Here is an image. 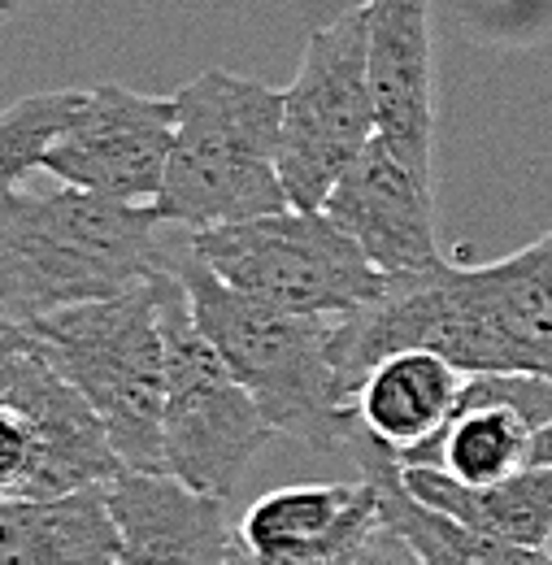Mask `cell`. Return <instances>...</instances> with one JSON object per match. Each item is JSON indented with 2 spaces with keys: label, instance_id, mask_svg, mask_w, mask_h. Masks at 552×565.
<instances>
[{
  "label": "cell",
  "instance_id": "cell-6",
  "mask_svg": "<svg viewBox=\"0 0 552 565\" xmlns=\"http://www.w3.org/2000/svg\"><path fill=\"white\" fill-rule=\"evenodd\" d=\"M161 331H166L161 475H174L179 483L205 495L231 500L248 466L257 461V452L278 430L201 335L179 266L161 305Z\"/></svg>",
  "mask_w": 552,
  "mask_h": 565
},
{
  "label": "cell",
  "instance_id": "cell-22",
  "mask_svg": "<svg viewBox=\"0 0 552 565\" xmlns=\"http://www.w3.org/2000/svg\"><path fill=\"white\" fill-rule=\"evenodd\" d=\"M18 356L22 353H13V356H0V401L13 392V379H18Z\"/></svg>",
  "mask_w": 552,
  "mask_h": 565
},
{
  "label": "cell",
  "instance_id": "cell-2",
  "mask_svg": "<svg viewBox=\"0 0 552 565\" xmlns=\"http://www.w3.org/2000/svg\"><path fill=\"white\" fill-rule=\"evenodd\" d=\"M179 279L188 287L201 335L248 387L278 435H291L318 452L352 448L361 423L331 365L336 318H296L240 296L197 257L192 235L179 253Z\"/></svg>",
  "mask_w": 552,
  "mask_h": 565
},
{
  "label": "cell",
  "instance_id": "cell-25",
  "mask_svg": "<svg viewBox=\"0 0 552 565\" xmlns=\"http://www.w3.org/2000/svg\"><path fill=\"white\" fill-rule=\"evenodd\" d=\"M0 322H4V313H0Z\"/></svg>",
  "mask_w": 552,
  "mask_h": 565
},
{
  "label": "cell",
  "instance_id": "cell-5",
  "mask_svg": "<svg viewBox=\"0 0 552 565\" xmlns=\"http://www.w3.org/2000/svg\"><path fill=\"white\" fill-rule=\"evenodd\" d=\"M188 235L226 287L296 318H344L392 282L322 210H278Z\"/></svg>",
  "mask_w": 552,
  "mask_h": 565
},
{
  "label": "cell",
  "instance_id": "cell-1",
  "mask_svg": "<svg viewBox=\"0 0 552 565\" xmlns=\"http://www.w3.org/2000/svg\"><path fill=\"white\" fill-rule=\"evenodd\" d=\"M152 205L109 201L66 183H22L0 201V313L13 327L123 296L170 275L183 239H166Z\"/></svg>",
  "mask_w": 552,
  "mask_h": 565
},
{
  "label": "cell",
  "instance_id": "cell-18",
  "mask_svg": "<svg viewBox=\"0 0 552 565\" xmlns=\"http://www.w3.org/2000/svg\"><path fill=\"white\" fill-rule=\"evenodd\" d=\"M87 92H35L0 109V201H9L40 166L44 152L62 140L74 114L83 109Z\"/></svg>",
  "mask_w": 552,
  "mask_h": 565
},
{
  "label": "cell",
  "instance_id": "cell-14",
  "mask_svg": "<svg viewBox=\"0 0 552 565\" xmlns=\"http://www.w3.org/2000/svg\"><path fill=\"white\" fill-rule=\"evenodd\" d=\"M466 379L470 374H461L453 361L410 349L379 361L365 374V383L352 396V414L379 444L405 457L453 423Z\"/></svg>",
  "mask_w": 552,
  "mask_h": 565
},
{
  "label": "cell",
  "instance_id": "cell-21",
  "mask_svg": "<svg viewBox=\"0 0 552 565\" xmlns=\"http://www.w3.org/2000/svg\"><path fill=\"white\" fill-rule=\"evenodd\" d=\"M26 349H31L26 331H22V327H13V322H0V356L26 353Z\"/></svg>",
  "mask_w": 552,
  "mask_h": 565
},
{
  "label": "cell",
  "instance_id": "cell-8",
  "mask_svg": "<svg viewBox=\"0 0 552 565\" xmlns=\"http://www.w3.org/2000/svg\"><path fill=\"white\" fill-rule=\"evenodd\" d=\"M179 131L174 96H144L123 83L87 87L62 140L44 152V174L109 201L152 205L166 183L170 148Z\"/></svg>",
  "mask_w": 552,
  "mask_h": 565
},
{
  "label": "cell",
  "instance_id": "cell-26",
  "mask_svg": "<svg viewBox=\"0 0 552 565\" xmlns=\"http://www.w3.org/2000/svg\"><path fill=\"white\" fill-rule=\"evenodd\" d=\"M352 565H361V562H352Z\"/></svg>",
  "mask_w": 552,
  "mask_h": 565
},
{
  "label": "cell",
  "instance_id": "cell-16",
  "mask_svg": "<svg viewBox=\"0 0 552 565\" xmlns=\"http://www.w3.org/2000/svg\"><path fill=\"white\" fill-rule=\"evenodd\" d=\"M401 475L422 504L484 531L491 540L552 553V470L527 466L496 488H466L435 466H410V470L401 466Z\"/></svg>",
  "mask_w": 552,
  "mask_h": 565
},
{
  "label": "cell",
  "instance_id": "cell-3",
  "mask_svg": "<svg viewBox=\"0 0 552 565\" xmlns=\"http://www.w3.org/2000/svg\"><path fill=\"white\" fill-rule=\"evenodd\" d=\"M179 131L161 196L166 226L209 231L291 210L278 174L283 92L231 71H201L174 92Z\"/></svg>",
  "mask_w": 552,
  "mask_h": 565
},
{
  "label": "cell",
  "instance_id": "cell-19",
  "mask_svg": "<svg viewBox=\"0 0 552 565\" xmlns=\"http://www.w3.org/2000/svg\"><path fill=\"white\" fill-rule=\"evenodd\" d=\"M361 565H422L414 548L392 531V526H379L374 535H370V544H365V557Z\"/></svg>",
  "mask_w": 552,
  "mask_h": 565
},
{
  "label": "cell",
  "instance_id": "cell-12",
  "mask_svg": "<svg viewBox=\"0 0 552 565\" xmlns=\"http://www.w3.org/2000/svg\"><path fill=\"white\" fill-rule=\"evenodd\" d=\"M123 540L109 483L66 495L0 500V565H118Z\"/></svg>",
  "mask_w": 552,
  "mask_h": 565
},
{
  "label": "cell",
  "instance_id": "cell-15",
  "mask_svg": "<svg viewBox=\"0 0 552 565\" xmlns=\"http://www.w3.org/2000/svg\"><path fill=\"white\" fill-rule=\"evenodd\" d=\"M531 435H535V426L527 423V414L513 409L509 401L491 396L470 374L453 423L444 426L431 444H422V448L396 457V461L405 470L410 466H435V470H444L448 479H457L466 488H496V483L513 479L518 470H527Z\"/></svg>",
  "mask_w": 552,
  "mask_h": 565
},
{
  "label": "cell",
  "instance_id": "cell-4",
  "mask_svg": "<svg viewBox=\"0 0 552 565\" xmlns=\"http://www.w3.org/2000/svg\"><path fill=\"white\" fill-rule=\"evenodd\" d=\"M170 275L139 282L123 296L74 305L26 322L31 353L92 405L127 470L161 475L166 418V331L161 305Z\"/></svg>",
  "mask_w": 552,
  "mask_h": 565
},
{
  "label": "cell",
  "instance_id": "cell-23",
  "mask_svg": "<svg viewBox=\"0 0 552 565\" xmlns=\"http://www.w3.org/2000/svg\"><path fill=\"white\" fill-rule=\"evenodd\" d=\"M226 565H253V562H248V553H244V544H240V535H235V548H231Z\"/></svg>",
  "mask_w": 552,
  "mask_h": 565
},
{
  "label": "cell",
  "instance_id": "cell-17",
  "mask_svg": "<svg viewBox=\"0 0 552 565\" xmlns=\"http://www.w3.org/2000/svg\"><path fill=\"white\" fill-rule=\"evenodd\" d=\"M379 492L374 483H296L262 495L240 518V544L248 553L283 548V544H327L336 535L379 526Z\"/></svg>",
  "mask_w": 552,
  "mask_h": 565
},
{
  "label": "cell",
  "instance_id": "cell-13",
  "mask_svg": "<svg viewBox=\"0 0 552 565\" xmlns=\"http://www.w3.org/2000/svg\"><path fill=\"white\" fill-rule=\"evenodd\" d=\"M348 452L357 457L361 479L374 483V492H379L383 526H392L422 557V565H552V553H535V548H518V544L491 540L484 531H475V526L422 504L405 488L396 452L388 444H379L365 426H357Z\"/></svg>",
  "mask_w": 552,
  "mask_h": 565
},
{
  "label": "cell",
  "instance_id": "cell-20",
  "mask_svg": "<svg viewBox=\"0 0 552 565\" xmlns=\"http://www.w3.org/2000/svg\"><path fill=\"white\" fill-rule=\"evenodd\" d=\"M527 466H535V470H552V418L544 426H535V435H531V452H527Z\"/></svg>",
  "mask_w": 552,
  "mask_h": 565
},
{
  "label": "cell",
  "instance_id": "cell-7",
  "mask_svg": "<svg viewBox=\"0 0 552 565\" xmlns=\"http://www.w3.org/2000/svg\"><path fill=\"white\" fill-rule=\"evenodd\" d=\"M379 136L370 92V4L318 26L283 92L278 174L291 210H322L344 170Z\"/></svg>",
  "mask_w": 552,
  "mask_h": 565
},
{
  "label": "cell",
  "instance_id": "cell-11",
  "mask_svg": "<svg viewBox=\"0 0 552 565\" xmlns=\"http://www.w3.org/2000/svg\"><path fill=\"white\" fill-rule=\"evenodd\" d=\"M109 509L123 540L118 565H226L235 548L226 500L197 492L174 475L123 470L109 483Z\"/></svg>",
  "mask_w": 552,
  "mask_h": 565
},
{
  "label": "cell",
  "instance_id": "cell-9",
  "mask_svg": "<svg viewBox=\"0 0 552 565\" xmlns=\"http://www.w3.org/2000/svg\"><path fill=\"white\" fill-rule=\"evenodd\" d=\"M322 213L388 279L426 275L448 262L435 231V188L392 157L379 136L344 170Z\"/></svg>",
  "mask_w": 552,
  "mask_h": 565
},
{
  "label": "cell",
  "instance_id": "cell-24",
  "mask_svg": "<svg viewBox=\"0 0 552 565\" xmlns=\"http://www.w3.org/2000/svg\"><path fill=\"white\" fill-rule=\"evenodd\" d=\"M13 9H18V0H0V18H13Z\"/></svg>",
  "mask_w": 552,
  "mask_h": 565
},
{
  "label": "cell",
  "instance_id": "cell-10",
  "mask_svg": "<svg viewBox=\"0 0 552 565\" xmlns=\"http://www.w3.org/2000/svg\"><path fill=\"white\" fill-rule=\"evenodd\" d=\"M370 4V92L379 140L417 179L435 170V40L431 0H365Z\"/></svg>",
  "mask_w": 552,
  "mask_h": 565
}]
</instances>
